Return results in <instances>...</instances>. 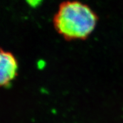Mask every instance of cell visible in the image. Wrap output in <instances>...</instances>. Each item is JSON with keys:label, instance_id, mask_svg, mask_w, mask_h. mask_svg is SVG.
<instances>
[{"label": "cell", "instance_id": "1", "mask_svg": "<svg viewBox=\"0 0 123 123\" xmlns=\"http://www.w3.org/2000/svg\"><path fill=\"white\" fill-rule=\"evenodd\" d=\"M97 21L95 12L87 5L77 1L62 3L53 19L56 31L67 40L86 38Z\"/></svg>", "mask_w": 123, "mask_h": 123}, {"label": "cell", "instance_id": "2", "mask_svg": "<svg viewBox=\"0 0 123 123\" xmlns=\"http://www.w3.org/2000/svg\"><path fill=\"white\" fill-rule=\"evenodd\" d=\"M18 63L15 56L11 52L3 49L0 53V84L7 86L15 78Z\"/></svg>", "mask_w": 123, "mask_h": 123}]
</instances>
